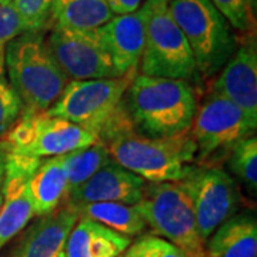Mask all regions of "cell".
<instances>
[{
    "mask_svg": "<svg viewBox=\"0 0 257 257\" xmlns=\"http://www.w3.org/2000/svg\"><path fill=\"white\" fill-rule=\"evenodd\" d=\"M46 33L47 47L69 80L119 77L97 29L52 26Z\"/></svg>",
    "mask_w": 257,
    "mask_h": 257,
    "instance_id": "11",
    "label": "cell"
},
{
    "mask_svg": "<svg viewBox=\"0 0 257 257\" xmlns=\"http://www.w3.org/2000/svg\"><path fill=\"white\" fill-rule=\"evenodd\" d=\"M227 165L231 173L246 186L250 193L257 190V139L256 136L240 140L227 153Z\"/></svg>",
    "mask_w": 257,
    "mask_h": 257,
    "instance_id": "23",
    "label": "cell"
},
{
    "mask_svg": "<svg viewBox=\"0 0 257 257\" xmlns=\"http://www.w3.org/2000/svg\"><path fill=\"white\" fill-rule=\"evenodd\" d=\"M167 10L186 37L200 77H213L236 50L229 22L210 0H175Z\"/></svg>",
    "mask_w": 257,
    "mask_h": 257,
    "instance_id": "4",
    "label": "cell"
},
{
    "mask_svg": "<svg viewBox=\"0 0 257 257\" xmlns=\"http://www.w3.org/2000/svg\"><path fill=\"white\" fill-rule=\"evenodd\" d=\"M113 15H128L142 6L143 0H104Z\"/></svg>",
    "mask_w": 257,
    "mask_h": 257,
    "instance_id": "29",
    "label": "cell"
},
{
    "mask_svg": "<svg viewBox=\"0 0 257 257\" xmlns=\"http://www.w3.org/2000/svg\"><path fill=\"white\" fill-rule=\"evenodd\" d=\"M96 143L97 136L69 120L49 116L46 111L22 110L16 123L0 139V149L10 155L47 159Z\"/></svg>",
    "mask_w": 257,
    "mask_h": 257,
    "instance_id": "6",
    "label": "cell"
},
{
    "mask_svg": "<svg viewBox=\"0 0 257 257\" xmlns=\"http://www.w3.org/2000/svg\"><path fill=\"white\" fill-rule=\"evenodd\" d=\"M231 28L239 32H250L254 28L256 0H210Z\"/></svg>",
    "mask_w": 257,
    "mask_h": 257,
    "instance_id": "24",
    "label": "cell"
},
{
    "mask_svg": "<svg viewBox=\"0 0 257 257\" xmlns=\"http://www.w3.org/2000/svg\"><path fill=\"white\" fill-rule=\"evenodd\" d=\"M149 10L150 5L145 2L136 12L114 15L107 23L97 28L119 77H135L138 74L146 42Z\"/></svg>",
    "mask_w": 257,
    "mask_h": 257,
    "instance_id": "13",
    "label": "cell"
},
{
    "mask_svg": "<svg viewBox=\"0 0 257 257\" xmlns=\"http://www.w3.org/2000/svg\"><path fill=\"white\" fill-rule=\"evenodd\" d=\"M69 179L62 157L42 159L29 179V194L35 217L46 216L67 202Z\"/></svg>",
    "mask_w": 257,
    "mask_h": 257,
    "instance_id": "19",
    "label": "cell"
},
{
    "mask_svg": "<svg viewBox=\"0 0 257 257\" xmlns=\"http://www.w3.org/2000/svg\"><path fill=\"white\" fill-rule=\"evenodd\" d=\"M113 16L104 0H53L49 29L60 26L92 30L103 26Z\"/></svg>",
    "mask_w": 257,
    "mask_h": 257,
    "instance_id": "20",
    "label": "cell"
},
{
    "mask_svg": "<svg viewBox=\"0 0 257 257\" xmlns=\"http://www.w3.org/2000/svg\"><path fill=\"white\" fill-rule=\"evenodd\" d=\"M179 183L192 202L204 243L223 221L239 210L241 196L237 183L221 167L197 165Z\"/></svg>",
    "mask_w": 257,
    "mask_h": 257,
    "instance_id": "9",
    "label": "cell"
},
{
    "mask_svg": "<svg viewBox=\"0 0 257 257\" xmlns=\"http://www.w3.org/2000/svg\"><path fill=\"white\" fill-rule=\"evenodd\" d=\"M123 107L139 135L169 138L190 130L199 106L190 82L138 73L124 92Z\"/></svg>",
    "mask_w": 257,
    "mask_h": 257,
    "instance_id": "2",
    "label": "cell"
},
{
    "mask_svg": "<svg viewBox=\"0 0 257 257\" xmlns=\"http://www.w3.org/2000/svg\"><path fill=\"white\" fill-rule=\"evenodd\" d=\"M138 206L153 234L175 244L186 257H206L193 204L179 182L147 183Z\"/></svg>",
    "mask_w": 257,
    "mask_h": 257,
    "instance_id": "5",
    "label": "cell"
},
{
    "mask_svg": "<svg viewBox=\"0 0 257 257\" xmlns=\"http://www.w3.org/2000/svg\"><path fill=\"white\" fill-rule=\"evenodd\" d=\"M211 93L231 100L243 110L251 126L257 128V46L254 36L236 47L219 77L211 84Z\"/></svg>",
    "mask_w": 257,
    "mask_h": 257,
    "instance_id": "14",
    "label": "cell"
},
{
    "mask_svg": "<svg viewBox=\"0 0 257 257\" xmlns=\"http://www.w3.org/2000/svg\"><path fill=\"white\" fill-rule=\"evenodd\" d=\"M149 5L146 42L139 63V74L190 83L193 79H200L189 43L167 6Z\"/></svg>",
    "mask_w": 257,
    "mask_h": 257,
    "instance_id": "8",
    "label": "cell"
},
{
    "mask_svg": "<svg viewBox=\"0 0 257 257\" xmlns=\"http://www.w3.org/2000/svg\"><path fill=\"white\" fill-rule=\"evenodd\" d=\"M5 69L25 111H46L70 82L47 47L46 32H25L13 39Z\"/></svg>",
    "mask_w": 257,
    "mask_h": 257,
    "instance_id": "3",
    "label": "cell"
},
{
    "mask_svg": "<svg viewBox=\"0 0 257 257\" xmlns=\"http://www.w3.org/2000/svg\"><path fill=\"white\" fill-rule=\"evenodd\" d=\"M13 0H0V5H12Z\"/></svg>",
    "mask_w": 257,
    "mask_h": 257,
    "instance_id": "32",
    "label": "cell"
},
{
    "mask_svg": "<svg viewBox=\"0 0 257 257\" xmlns=\"http://www.w3.org/2000/svg\"><path fill=\"white\" fill-rule=\"evenodd\" d=\"M20 19L28 32H47L53 0H13Z\"/></svg>",
    "mask_w": 257,
    "mask_h": 257,
    "instance_id": "25",
    "label": "cell"
},
{
    "mask_svg": "<svg viewBox=\"0 0 257 257\" xmlns=\"http://www.w3.org/2000/svg\"><path fill=\"white\" fill-rule=\"evenodd\" d=\"M149 3H152V5H169V3H172V2H175V0H146Z\"/></svg>",
    "mask_w": 257,
    "mask_h": 257,
    "instance_id": "31",
    "label": "cell"
},
{
    "mask_svg": "<svg viewBox=\"0 0 257 257\" xmlns=\"http://www.w3.org/2000/svg\"><path fill=\"white\" fill-rule=\"evenodd\" d=\"M6 155L3 204L0 209V250L28 227L35 217L29 179L42 159Z\"/></svg>",
    "mask_w": 257,
    "mask_h": 257,
    "instance_id": "12",
    "label": "cell"
},
{
    "mask_svg": "<svg viewBox=\"0 0 257 257\" xmlns=\"http://www.w3.org/2000/svg\"><path fill=\"white\" fill-rule=\"evenodd\" d=\"M132 244V237L97 221L80 217L64 243L66 257H116Z\"/></svg>",
    "mask_w": 257,
    "mask_h": 257,
    "instance_id": "17",
    "label": "cell"
},
{
    "mask_svg": "<svg viewBox=\"0 0 257 257\" xmlns=\"http://www.w3.org/2000/svg\"><path fill=\"white\" fill-rule=\"evenodd\" d=\"M147 182L111 160L82 186L70 190L67 203L76 209L89 203L116 202L138 204Z\"/></svg>",
    "mask_w": 257,
    "mask_h": 257,
    "instance_id": "16",
    "label": "cell"
},
{
    "mask_svg": "<svg viewBox=\"0 0 257 257\" xmlns=\"http://www.w3.org/2000/svg\"><path fill=\"white\" fill-rule=\"evenodd\" d=\"M128 257H186L180 248L156 234H140L126 248Z\"/></svg>",
    "mask_w": 257,
    "mask_h": 257,
    "instance_id": "26",
    "label": "cell"
},
{
    "mask_svg": "<svg viewBox=\"0 0 257 257\" xmlns=\"http://www.w3.org/2000/svg\"><path fill=\"white\" fill-rule=\"evenodd\" d=\"M77 210L80 217L97 221L128 237L140 236L147 229V223L138 204L116 202L89 203L77 207Z\"/></svg>",
    "mask_w": 257,
    "mask_h": 257,
    "instance_id": "21",
    "label": "cell"
},
{
    "mask_svg": "<svg viewBox=\"0 0 257 257\" xmlns=\"http://www.w3.org/2000/svg\"><path fill=\"white\" fill-rule=\"evenodd\" d=\"M59 257H66V256H64V253H63V251H62V253H60V256H59Z\"/></svg>",
    "mask_w": 257,
    "mask_h": 257,
    "instance_id": "33",
    "label": "cell"
},
{
    "mask_svg": "<svg viewBox=\"0 0 257 257\" xmlns=\"http://www.w3.org/2000/svg\"><path fill=\"white\" fill-rule=\"evenodd\" d=\"M111 157L147 183L182 182L197 166V147L192 132L169 138H147L135 132L130 120L99 138Z\"/></svg>",
    "mask_w": 257,
    "mask_h": 257,
    "instance_id": "1",
    "label": "cell"
},
{
    "mask_svg": "<svg viewBox=\"0 0 257 257\" xmlns=\"http://www.w3.org/2000/svg\"><path fill=\"white\" fill-rule=\"evenodd\" d=\"M60 157L67 173L70 190L82 186L96 172H99L101 167L109 165L113 160L107 147L100 142L92 146H86L73 152H69Z\"/></svg>",
    "mask_w": 257,
    "mask_h": 257,
    "instance_id": "22",
    "label": "cell"
},
{
    "mask_svg": "<svg viewBox=\"0 0 257 257\" xmlns=\"http://www.w3.org/2000/svg\"><path fill=\"white\" fill-rule=\"evenodd\" d=\"M28 32L13 5H0V74L6 76L5 55L6 47L13 39Z\"/></svg>",
    "mask_w": 257,
    "mask_h": 257,
    "instance_id": "27",
    "label": "cell"
},
{
    "mask_svg": "<svg viewBox=\"0 0 257 257\" xmlns=\"http://www.w3.org/2000/svg\"><path fill=\"white\" fill-rule=\"evenodd\" d=\"M22 110L23 104L8 80V76L0 74V139L16 123Z\"/></svg>",
    "mask_w": 257,
    "mask_h": 257,
    "instance_id": "28",
    "label": "cell"
},
{
    "mask_svg": "<svg viewBox=\"0 0 257 257\" xmlns=\"http://www.w3.org/2000/svg\"><path fill=\"white\" fill-rule=\"evenodd\" d=\"M190 132L197 147V165H207L210 157L223 152L229 153L240 140L254 136L256 127L250 124L239 106L210 92L197 107Z\"/></svg>",
    "mask_w": 257,
    "mask_h": 257,
    "instance_id": "10",
    "label": "cell"
},
{
    "mask_svg": "<svg viewBox=\"0 0 257 257\" xmlns=\"http://www.w3.org/2000/svg\"><path fill=\"white\" fill-rule=\"evenodd\" d=\"M5 170H6V155L0 149V209L3 204V183H5Z\"/></svg>",
    "mask_w": 257,
    "mask_h": 257,
    "instance_id": "30",
    "label": "cell"
},
{
    "mask_svg": "<svg viewBox=\"0 0 257 257\" xmlns=\"http://www.w3.org/2000/svg\"><path fill=\"white\" fill-rule=\"evenodd\" d=\"M133 77L70 80L46 113L62 117L99 136L123 106V96ZM99 139V138H97Z\"/></svg>",
    "mask_w": 257,
    "mask_h": 257,
    "instance_id": "7",
    "label": "cell"
},
{
    "mask_svg": "<svg viewBox=\"0 0 257 257\" xmlns=\"http://www.w3.org/2000/svg\"><path fill=\"white\" fill-rule=\"evenodd\" d=\"M79 219V210L67 202L50 214L37 217L19 234L10 257H59Z\"/></svg>",
    "mask_w": 257,
    "mask_h": 257,
    "instance_id": "15",
    "label": "cell"
},
{
    "mask_svg": "<svg viewBox=\"0 0 257 257\" xmlns=\"http://www.w3.org/2000/svg\"><path fill=\"white\" fill-rule=\"evenodd\" d=\"M206 257H257V220L250 211L221 223L204 243Z\"/></svg>",
    "mask_w": 257,
    "mask_h": 257,
    "instance_id": "18",
    "label": "cell"
}]
</instances>
